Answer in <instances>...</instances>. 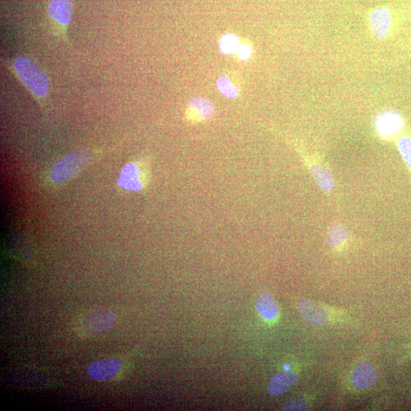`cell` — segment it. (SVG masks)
<instances>
[{"label":"cell","mask_w":411,"mask_h":411,"mask_svg":"<svg viewBox=\"0 0 411 411\" xmlns=\"http://www.w3.org/2000/svg\"><path fill=\"white\" fill-rule=\"evenodd\" d=\"M395 16L389 6H381L371 9L368 23L371 33L379 40L387 38L393 29Z\"/></svg>","instance_id":"obj_5"},{"label":"cell","mask_w":411,"mask_h":411,"mask_svg":"<svg viewBox=\"0 0 411 411\" xmlns=\"http://www.w3.org/2000/svg\"><path fill=\"white\" fill-rule=\"evenodd\" d=\"M116 316L111 309H100L85 313L75 323L76 335L82 339H90L109 330Z\"/></svg>","instance_id":"obj_3"},{"label":"cell","mask_w":411,"mask_h":411,"mask_svg":"<svg viewBox=\"0 0 411 411\" xmlns=\"http://www.w3.org/2000/svg\"><path fill=\"white\" fill-rule=\"evenodd\" d=\"M350 238L348 230L341 223H335L329 228L327 241L329 246L336 250H340L347 246Z\"/></svg>","instance_id":"obj_16"},{"label":"cell","mask_w":411,"mask_h":411,"mask_svg":"<svg viewBox=\"0 0 411 411\" xmlns=\"http://www.w3.org/2000/svg\"><path fill=\"white\" fill-rule=\"evenodd\" d=\"M377 379L378 374L375 367L368 361L359 362L352 374L353 384L359 390L368 389L374 386Z\"/></svg>","instance_id":"obj_12"},{"label":"cell","mask_w":411,"mask_h":411,"mask_svg":"<svg viewBox=\"0 0 411 411\" xmlns=\"http://www.w3.org/2000/svg\"><path fill=\"white\" fill-rule=\"evenodd\" d=\"M220 47L223 53L232 54L238 51L239 44L236 37L226 35L221 38Z\"/></svg>","instance_id":"obj_19"},{"label":"cell","mask_w":411,"mask_h":411,"mask_svg":"<svg viewBox=\"0 0 411 411\" xmlns=\"http://www.w3.org/2000/svg\"><path fill=\"white\" fill-rule=\"evenodd\" d=\"M301 158L306 168L309 170L313 179H315L319 187L325 192H330L334 188L335 180L328 166L321 160L313 157L297 148Z\"/></svg>","instance_id":"obj_6"},{"label":"cell","mask_w":411,"mask_h":411,"mask_svg":"<svg viewBox=\"0 0 411 411\" xmlns=\"http://www.w3.org/2000/svg\"><path fill=\"white\" fill-rule=\"evenodd\" d=\"M100 152L83 149L68 153L59 160L51 172L52 180L57 184L71 181L100 155Z\"/></svg>","instance_id":"obj_2"},{"label":"cell","mask_w":411,"mask_h":411,"mask_svg":"<svg viewBox=\"0 0 411 411\" xmlns=\"http://www.w3.org/2000/svg\"><path fill=\"white\" fill-rule=\"evenodd\" d=\"M237 52L238 56L241 60H246V59H248L251 54V48L248 45L239 46Z\"/></svg>","instance_id":"obj_21"},{"label":"cell","mask_w":411,"mask_h":411,"mask_svg":"<svg viewBox=\"0 0 411 411\" xmlns=\"http://www.w3.org/2000/svg\"><path fill=\"white\" fill-rule=\"evenodd\" d=\"M307 407L306 400L299 398L290 401V403L283 408V410H305Z\"/></svg>","instance_id":"obj_20"},{"label":"cell","mask_w":411,"mask_h":411,"mask_svg":"<svg viewBox=\"0 0 411 411\" xmlns=\"http://www.w3.org/2000/svg\"><path fill=\"white\" fill-rule=\"evenodd\" d=\"M298 381L299 377L297 374L287 371H280V373L273 376L269 381L268 393L273 397L285 395L294 388Z\"/></svg>","instance_id":"obj_13"},{"label":"cell","mask_w":411,"mask_h":411,"mask_svg":"<svg viewBox=\"0 0 411 411\" xmlns=\"http://www.w3.org/2000/svg\"><path fill=\"white\" fill-rule=\"evenodd\" d=\"M216 107L203 97H193L185 112V119L191 124L210 121L216 114Z\"/></svg>","instance_id":"obj_8"},{"label":"cell","mask_w":411,"mask_h":411,"mask_svg":"<svg viewBox=\"0 0 411 411\" xmlns=\"http://www.w3.org/2000/svg\"><path fill=\"white\" fill-rule=\"evenodd\" d=\"M218 90L225 96L229 97H237L239 93V87L234 84V81L230 76H222L217 83Z\"/></svg>","instance_id":"obj_17"},{"label":"cell","mask_w":411,"mask_h":411,"mask_svg":"<svg viewBox=\"0 0 411 411\" xmlns=\"http://www.w3.org/2000/svg\"><path fill=\"white\" fill-rule=\"evenodd\" d=\"M398 148L407 168L411 171V137L409 136L400 137Z\"/></svg>","instance_id":"obj_18"},{"label":"cell","mask_w":411,"mask_h":411,"mask_svg":"<svg viewBox=\"0 0 411 411\" xmlns=\"http://www.w3.org/2000/svg\"><path fill=\"white\" fill-rule=\"evenodd\" d=\"M151 181L150 161L148 157L136 159L126 164L121 172L119 185L131 191H141Z\"/></svg>","instance_id":"obj_4"},{"label":"cell","mask_w":411,"mask_h":411,"mask_svg":"<svg viewBox=\"0 0 411 411\" xmlns=\"http://www.w3.org/2000/svg\"><path fill=\"white\" fill-rule=\"evenodd\" d=\"M122 367L120 359L113 357L106 358L93 362L88 367V374L94 380L109 381L119 377Z\"/></svg>","instance_id":"obj_7"},{"label":"cell","mask_w":411,"mask_h":411,"mask_svg":"<svg viewBox=\"0 0 411 411\" xmlns=\"http://www.w3.org/2000/svg\"><path fill=\"white\" fill-rule=\"evenodd\" d=\"M73 0H52L48 5V14L59 25L66 28L71 23Z\"/></svg>","instance_id":"obj_14"},{"label":"cell","mask_w":411,"mask_h":411,"mask_svg":"<svg viewBox=\"0 0 411 411\" xmlns=\"http://www.w3.org/2000/svg\"><path fill=\"white\" fill-rule=\"evenodd\" d=\"M256 308L259 314L268 321L275 320L279 315L278 303L268 292H263L259 296Z\"/></svg>","instance_id":"obj_15"},{"label":"cell","mask_w":411,"mask_h":411,"mask_svg":"<svg viewBox=\"0 0 411 411\" xmlns=\"http://www.w3.org/2000/svg\"><path fill=\"white\" fill-rule=\"evenodd\" d=\"M16 76L37 100H44L48 94V76L43 68L31 58L20 56L13 64Z\"/></svg>","instance_id":"obj_1"},{"label":"cell","mask_w":411,"mask_h":411,"mask_svg":"<svg viewBox=\"0 0 411 411\" xmlns=\"http://www.w3.org/2000/svg\"><path fill=\"white\" fill-rule=\"evenodd\" d=\"M404 125L403 116L393 111L381 113L376 121V131L383 139L393 138L403 131Z\"/></svg>","instance_id":"obj_9"},{"label":"cell","mask_w":411,"mask_h":411,"mask_svg":"<svg viewBox=\"0 0 411 411\" xmlns=\"http://www.w3.org/2000/svg\"><path fill=\"white\" fill-rule=\"evenodd\" d=\"M8 385L21 388H42L49 383V379L41 371L21 369L8 377Z\"/></svg>","instance_id":"obj_10"},{"label":"cell","mask_w":411,"mask_h":411,"mask_svg":"<svg viewBox=\"0 0 411 411\" xmlns=\"http://www.w3.org/2000/svg\"><path fill=\"white\" fill-rule=\"evenodd\" d=\"M298 308L302 317L311 325H326L330 320L328 309L316 302L302 299L299 302Z\"/></svg>","instance_id":"obj_11"}]
</instances>
